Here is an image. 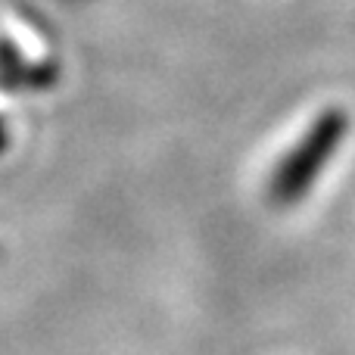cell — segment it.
<instances>
[{"instance_id": "1", "label": "cell", "mask_w": 355, "mask_h": 355, "mask_svg": "<svg viewBox=\"0 0 355 355\" xmlns=\"http://www.w3.org/2000/svg\"><path fill=\"white\" fill-rule=\"evenodd\" d=\"M346 135H349V116L343 110L331 106L321 116H315V122L309 125L302 141L296 147H290V153L271 172V181H268L271 206L287 209L293 202H300L315 187L318 175L334 159V153L346 141Z\"/></svg>"}]
</instances>
